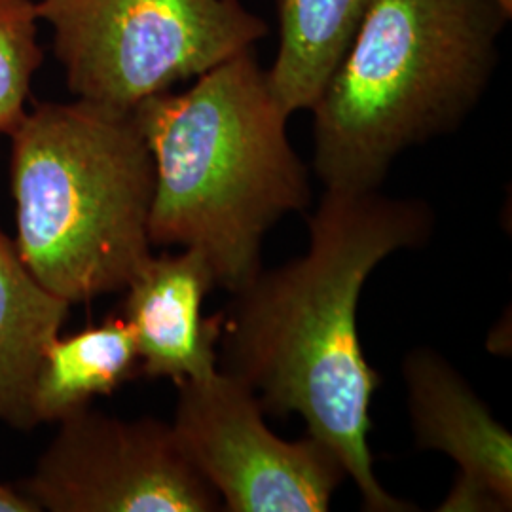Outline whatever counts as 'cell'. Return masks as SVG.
Returning <instances> with one entry per match:
<instances>
[{
    "label": "cell",
    "instance_id": "1",
    "mask_svg": "<svg viewBox=\"0 0 512 512\" xmlns=\"http://www.w3.org/2000/svg\"><path fill=\"white\" fill-rule=\"evenodd\" d=\"M431 207L378 190H329L308 219V253L258 272L222 310L219 370L251 387L264 414H298L357 484L368 512L416 507L389 494L368 446L370 404L382 376L368 365L357 306L368 275L385 258L421 247Z\"/></svg>",
    "mask_w": 512,
    "mask_h": 512
},
{
    "label": "cell",
    "instance_id": "2",
    "mask_svg": "<svg viewBox=\"0 0 512 512\" xmlns=\"http://www.w3.org/2000/svg\"><path fill=\"white\" fill-rule=\"evenodd\" d=\"M131 112L154 164L150 243L200 251L217 285L239 293L262 270L270 228L311 200L268 71L247 48Z\"/></svg>",
    "mask_w": 512,
    "mask_h": 512
},
{
    "label": "cell",
    "instance_id": "3",
    "mask_svg": "<svg viewBox=\"0 0 512 512\" xmlns=\"http://www.w3.org/2000/svg\"><path fill=\"white\" fill-rule=\"evenodd\" d=\"M511 12L499 0H374L313 105L329 190H378L406 148L458 129L490 86Z\"/></svg>",
    "mask_w": 512,
    "mask_h": 512
},
{
    "label": "cell",
    "instance_id": "4",
    "mask_svg": "<svg viewBox=\"0 0 512 512\" xmlns=\"http://www.w3.org/2000/svg\"><path fill=\"white\" fill-rule=\"evenodd\" d=\"M8 137L27 270L71 306L124 291L152 255L154 164L133 112L37 103Z\"/></svg>",
    "mask_w": 512,
    "mask_h": 512
},
{
    "label": "cell",
    "instance_id": "5",
    "mask_svg": "<svg viewBox=\"0 0 512 512\" xmlns=\"http://www.w3.org/2000/svg\"><path fill=\"white\" fill-rule=\"evenodd\" d=\"M76 99L131 112L268 37L239 0H38Z\"/></svg>",
    "mask_w": 512,
    "mask_h": 512
},
{
    "label": "cell",
    "instance_id": "6",
    "mask_svg": "<svg viewBox=\"0 0 512 512\" xmlns=\"http://www.w3.org/2000/svg\"><path fill=\"white\" fill-rule=\"evenodd\" d=\"M179 387L173 431L228 512H325L348 476L313 437L279 439L251 387L217 370Z\"/></svg>",
    "mask_w": 512,
    "mask_h": 512
},
{
    "label": "cell",
    "instance_id": "7",
    "mask_svg": "<svg viewBox=\"0 0 512 512\" xmlns=\"http://www.w3.org/2000/svg\"><path fill=\"white\" fill-rule=\"evenodd\" d=\"M59 423L35 471L16 486L38 511H220L219 494L164 421L84 408Z\"/></svg>",
    "mask_w": 512,
    "mask_h": 512
},
{
    "label": "cell",
    "instance_id": "8",
    "mask_svg": "<svg viewBox=\"0 0 512 512\" xmlns=\"http://www.w3.org/2000/svg\"><path fill=\"white\" fill-rule=\"evenodd\" d=\"M410 418L416 444L458 463L459 475L440 512L512 509V437L471 385L433 349L404 357Z\"/></svg>",
    "mask_w": 512,
    "mask_h": 512
},
{
    "label": "cell",
    "instance_id": "9",
    "mask_svg": "<svg viewBox=\"0 0 512 512\" xmlns=\"http://www.w3.org/2000/svg\"><path fill=\"white\" fill-rule=\"evenodd\" d=\"M217 285L207 258L196 249L152 256L131 277L122 317L135 334L139 374L177 385L219 370V311L203 317L205 296Z\"/></svg>",
    "mask_w": 512,
    "mask_h": 512
},
{
    "label": "cell",
    "instance_id": "10",
    "mask_svg": "<svg viewBox=\"0 0 512 512\" xmlns=\"http://www.w3.org/2000/svg\"><path fill=\"white\" fill-rule=\"evenodd\" d=\"M71 304L44 289L0 228V421L31 431L33 387L44 351L59 336Z\"/></svg>",
    "mask_w": 512,
    "mask_h": 512
},
{
    "label": "cell",
    "instance_id": "11",
    "mask_svg": "<svg viewBox=\"0 0 512 512\" xmlns=\"http://www.w3.org/2000/svg\"><path fill=\"white\" fill-rule=\"evenodd\" d=\"M374 0H275L279 46L268 82L289 116L311 110Z\"/></svg>",
    "mask_w": 512,
    "mask_h": 512
},
{
    "label": "cell",
    "instance_id": "12",
    "mask_svg": "<svg viewBox=\"0 0 512 512\" xmlns=\"http://www.w3.org/2000/svg\"><path fill=\"white\" fill-rule=\"evenodd\" d=\"M137 376L135 334L122 315L65 338L57 336L44 351L33 387L35 421L65 420Z\"/></svg>",
    "mask_w": 512,
    "mask_h": 512
},
{
    "label": "cell",
    "instance_id": "13",
    "mask_svg": "<svg viewBox=\"0 0 512 512\" xmlns=\"http://www.w3.org/2000/svg\"><path fill=\"white\" fill-rule=\"evenodd\" d=\"M37 2L0 0V135H10L27 112L31 84L42 65Z\"/></svg>",
    "mask_w": 512,
    "mask_h": 512
},
{
    "label": "cell",
    "instance_id": "14",
    "mask_svg": "<svg viewBox=\"0 0 512 512\" xmlns=\"http://www.w3.org/2000/svg\"><path fill=\"white\" fill-rule=\"evenodd\" d=\"M0 512H40L37 505L14 486L0 484Z\"/></svg>",
    "mask_w": 512,
    "mask_h": 512
},
{
    "label": "cell",
    "instance_id": "15",
    "mask_svg": "<svg viewBox=\"0 0 512 512\" xmlns=\"http://www.w3.org/2000/svg\"><path fill=\"white\" fill-rule=\"evenodd\" d=\"M503 6H505V10H509L512 14V0H499Z\"/></svg>",
    "mask_w": 512,
    "mask_h": 512
}]
</instances>
